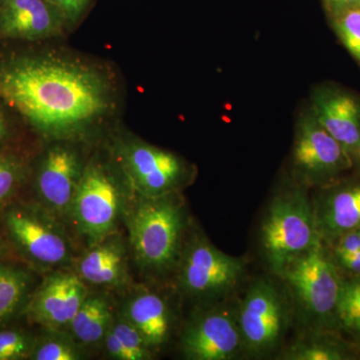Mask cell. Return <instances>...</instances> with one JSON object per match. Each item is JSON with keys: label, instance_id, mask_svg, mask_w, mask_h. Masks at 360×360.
I'll return each mask as SVG.
<instances>
[{"label": "cell", "instance_id": "15", "mask_svg": "<svg viewBox=\"0 0 360 360\" xmlns=\"http://www.w3.org/2000/svg\"><path fill=\"white\" fill-rule=\"evenodd\" d=\"M317 189L314 201L317 231L326 245L333 246L343 234L360 229V172Z\"/></svg>", "mask_w": 360, "mask_h": 360}, {"label": "cell", "instance_id": "18", "mask_svg": "<svg viewBox=\"0 0 360 360\" xmlns=\"http://www.w3.org/2000/svg\"><path fill=\"white\" fill-rule=\"evenodd\" d=\"M78 274L94 285H122L127 278V253L122 238L113 233L89 248L80 259Z\"/></svg>", "mask_w": 360, "mask_h": 360}, {"label": "cell", "instance_id": "8", "mask_svg": "<svg viewBox=\"0 0 360 360\" xmlns=\"http://www.w3.org/2000/svg\"><path fill=\"white\" fill-rule=\"evenodd\" d=\"M245 354L266 356L281 347L290 319L285 296L269 281L252 284L238 309Z\"/></svg>", "mask_w": 360, "mask_h": 360}, {"label": "cell", "instance_id": "19", "mask_svg": "<svg viewBox=\"0 0 360 360\" xmlns=\"http://www.w3.org/2000/svg\"><path fill=\"white\" fill-rule=\"evenodd\" d=\"M360 355V345L347 342L335 331L311 329L283 354L286 360H352Z\"/></svg>", "mask_w": 360, "mask_h": 360}, {"label": "cell", "instance_id": "16", "mask_svg": "<svg viewBox=\"0 0 360 360\" xmlns=\"http://www.w3.org/2000/svg\"><path fill=\"white\" fill-rule=\"evenodd\" d=\"M87 296L89 290L79 274L56 272L35 291L27 307L28 314L45 328H70Z\"/></svg>", "mask_w": 360, "mask_h": 360}, {"label": "cell", "instance_id": "22", "mask_svg": "<svg viewBox=\"0 0 360 360\" xmlns=\"http://www.w3.org/2000/svg\"><path fill=\"white\" fill-rule=\"evenodd\" d=\"M30 277L23 270L0 264V322L15 311L25 298Z\"/></svg>", "mask_w": 360, "mask_h": 360}, {"label": "cell", "instance_id": "31", "mask_svg": "<svg viewBox=\"0 0 360 360\" xmlns=\"http://www.w3.org/2000/svg\"><path fill=\"white\" fill-rule=\"evenodd\" d=\"M18 116L0 101V143L8 141L14 131L13 118Z\"/></svg>", "mask_w": 360, "mask_h": 360}, {"label": "cell", "instance_id": "28", "mask_svg": "<svg viewBox=\"0 0 360 360\" xmlns=\"http://www.w3.org/2000/svg\"><path fill=\"white\" fill-rule=\"evenodd\" d=\"M51 2L63 14L71 33L86 18L94 0H51Z\"/></svg>", "mask_w": 360, "mask_h": 360}, {"label": "cell", "instance_id": "23", "mask_svg": "<svg viewBox=\"0 0 360 360\" xmlns=\"http://www.w3.org/2000/svg\"><path fill=\"white\" fill-rule=\"evenodd\" d=\"M328 18L336 37L360 68V6Z\"/></svg>", "mask_w": 360, "mask_h": 360}, {"label": "cell", "instance_id": "5", "mask_svg": "<svg viewBox=\"0 0 360 360\" xmlns=\"http://www.w3.org/2000/svg\"><path fill=\"white\" fill-rule=\"evenodd\" d=\"M292 184L272 200L260 231L265 260L278 276L295 257L322 241L309 188Z\"/></svg>", "mask_w": 360, "mask_h": 360}, {"label": "cell", "instance_id": "27", "mask_svg": "<svg viewBox=\"0 0 360 360\" xmlns=\"http://www.w3.org/2000/svg\"><path fill=\"white\" fill-rule=\"evenodd\" d=\"M35 345L32 338L16 330L0 331V360H18L30 356Z\"/></svg>", "mask_w": 360, "mask_h": 360}, {"label": "cell", "instance_id": "32", "mask_svg": "<svg viewBox=\"0 0 360 360\" xmlns=\"http://www.w3.org/2000/svg\"><path fill=\"white\" fill-rule=\"evenodd\" d=\"M341 274L345 272L349 278H360V250L354 255L335 258Z\"/></svg>", "mask_w": 360, "mask_h": 360}, {"label": "cell", "instance_id": "26", "mask_svg": "<svg viewBox=\"0 0 360 360\" xmlns=\"http://www.w3.org/2000/svg\"><path fill=\"white\" fill-rule=\"evenodd\" d=\"M30 359L35 360H77L82 354L75 343L60 338H46L35 345Z\"/></svg>", "mask_w": 360, "mask_h": 360}, {"label": "cell", "instance_id": "20", "mask_svg": "<svg viewBox=\"0 0 360 360\" xmlns=\"http://www.w3.org/2000/svg\"><path fill=\"white\" fill-rule=\"evenodd\" d=\"M112 324L110 300L103 295H89L70 322L71 333L84 345L104 340Z\"/></svg>", "mask_w": 360, "mask_h": 360}, {"label": "cell", "instance_id": "7", "mask_svg": "<svg viewBox=\"0 0 360 360\" xmlns=\"http://www.w3.org/2000/svg\"><path fill=\"white\" fill-rule=\"evenodd\" d=\"M290 170L292 182L307 188L329 186L354 172L349 156L317 120L309 103L296 118Z\"/></svg>", "mask_w": 360, "mask_h": 360}, {"label": "cell", "instance_id": "21", "mask_svg": "<svg viewBox=\"0 0 360 360\" xmlns=\"http://www.w3.org/2000/svg\"><path fill=\"white\" fill-rule=\"evenodd\" d=\"M336 328L360 340V278H343L335 310Z\"/></svg>", "mask_w": 360, "mask_h": 360}, {"label": "cell", "instance_id": "24", "mask_svg": "<svg viewBox=\"0 0 360 360\" xmlns=\"http://www.w3.org/2000/svg\"><path fill=\"white\" fill-rule=\"evenodd\" d=\"M27 174L28 165L25 158L0 150V206L13 198Z\"/></svg>", "mask_w": 360, "mask_h": 360}, {"label": "cell", "instance_id": "30", "mask_svg": "<svg viewBox=\"0 0 360 360\" xmlns=\"http://www.w3.org/2000/svg\"><path fill=\"white\" fill-rule=\"evenodd\" d=\"M105 347L108 350V354L112 359L120 360H132L131 355H130L129 350L124 347L120 338L116 336L115 333L110 328V330L106 333L105 338Z\"/></svg>", "mask_w": 360, "mask_h": 360}, {"label": "cell", "instance_id": "36", "mask_svg": "<svg viewBox=\"0 0 360 360\" xmlns=\"http://www.w3.org/2000/svg\"></svg>", "mask_w": 360, "mask_h": 360}, {"label": "cell", "instance_id": "4", "mask_svg": "<svg viewBox=\"0 0 360 360\" xmlns=\"http://www.w3.org/2000/svg\"><path fill=\"white\" fill-rule=\"evenodd\" d=\"M130 243L142 269L160 274L179 265L186 212L179 193L139 196L129 219Z\"/></svg>", "mask_w": 360, "mask_h": 360}, {"label": "cell", "instance_id": "34", "mask_svg": "<svg viewBox=\"0 0 360 360\" xmlns=\"http://www.w3.org/2000/svg\"><path fill=\"white\" fill-rule=\"evenodd\" d=\"M4 255V246L2 245L1 241H0V257Z\"/></svg>", "mask_w": 360, "mask_h": 360}, {"label": "cell", "instance_id": "11", "mask_svg": "<svg viewBox=\"0 0 360 360\" xmlns=\"http://www.w3.org/2000/svg\"><path fill=\"white\" fill-rule=\"evenodd\" d=\"M309 104L360 172V94L338 82H321L312 89Z\"/></svg>", "mask_w": 360, "mask_h": 360}, {"label": "cell", "instance_id": "2", "mask_svg": "<svg viewBox=\"0 0 360 360\" xmlns=\"http://www.w3.org/2000/svg\"><path fill=\"white\" fill-rule=\"evenodd\" d=\"M103 146L89 153L70 212L89 248L115 233L125 193L131 191L104 141Z\"/></svg>", "mask_w": 360, "mask_h": 360}, {"label": "cell", "instance_id": "13", "mask_svg": "<svg viewBox=\"0 0 360 360\" xmlns=\"http://www.w3.org/2000/svg\"><path fill=\"white\" fill-rule=\"evenodd\" d=\"M6 224L15 245L35 264L58 266L70 262V241L58 222L45 213L13 208Z\"/></svg>", "mask_w": 360, "mask_h": 360}, {"label": "cell", "instance_id": "12", "mask_svg": "<svg viewBox=\"0 0 360 360\" xmlns=\"http://www.w3.org/2000/svg\"><path fill=\"white\" fill-rule=\"evenodd\" d=\"M181 349L191 360H231L245 354L238 310L215 307L198 315L184 330Z\"/></svg>", "mask_w": 360, "mask_h": 360}, {"label": "cell", "instance_id": "1", "mask_svg": "<svg viewBox=\"0 0 360 360\" xmlns=\"http://www.w3.org/2000/svg\"><path fill=\"white\" fill-rule=\"evenodd\" d=\"M59 41L0 51V101L46 143L94 146L120 124L122 75L110 61Z\"/></svg>", "mask_w": 360, "mask_h": 360}, {"label": "cell", "instance_id": "10", "mask_svg": "<svg viewBox=\"0 0 360 360\" xmlns=\"http://www.w3.org/2000/svg\"><path fill=\"white\" fill-rule=\"evenodd\" d=\"M90 144L58 141L47 142L35 174V188L40 200L53 214L66 215L73 198L89 153Z\"/></svg>", "mask_w": 360, "mask_h": 360}, {"label": "cell", "instance_id": "9", "mask_svg": "<svg viewBox=\"0 0 360 360\" xmlns=\"http://www.w3.org/2000/svg\"><path fill=\"white\" fill-rule=\"evenodd\" d=\"M179 285L191 297L210 300L233 290L245 270L241 258L219 250L205 238L191 241L182 250L179 265Z\"/></svg>", "mask_w": 360, "mask_h": 360}, {"label": "cell", "instance_id": "25", "mask_svg": "<svg viewBox=\"0 0 360 360\" xmlns=\"http://www.w3.org/2000/svg\"><path fill=\"white\" fill-rule=\"evenodd\" d=\"M111 330L122 341L124 347L129 350L132 360H146L151 359V348L148 347L143 336L129 323L124 317L111 324Z\"/></svg>", "mask_w": 360, "mask_h": 360}, {"label": "cell", "instance_id": "33", "mask_svg": "<svg viewBox=\"0 0 360 360\" xmlns=\"http://www.w3.org/2000/svg\"><path fill=\"white\" fill-rule=\"evenodd\" d=\"M328 18L340 13L345 9L360 6V0H322Z\"/></svg>", "mask_w": 360, "mask_h": 360}, {"label": "cell", "instance_id": "14", "mask_svg": "<svg viewBox=\"0 0 360 360\" xmlns=\"http://www.w3.org/2000/svg\"><path fill=\"white\" fill-rule=\"evenodd\" d=\"M68 34L63 14L51 0L0 2V41L35 44L63 40Z\"/></svg>", "mask_w": 360, "mask_h": 360}, {"label": "cell", "instance_id": "3", "mask_svg": "<svg viewBox=\"0 0 360 360\" xmlns=\"http://www.w3.org/2000/svg\"><path fill=\"white\" fill-rule=\"evenodd\" d=\"M122 168L131 191L155 198L180 193L193 184L198 170L193 163L172 151L142 141L120 124L104 139Z\"/></svg>", "mask_w": 360, "mask_h": 360}, {"label": "cell", "instance_id": "6", "mask_svg": "<svg viewBox=\"0 0 360 360\" xmlns=\"http://www.w3.org/2000/svg\"><path fill=\"white\" fill-rule=\"evenodd\" d=\"M279 276L310 328H336V304L343 277L323 241L295 257Z\"/></svg>", "mask_w": 360, "mask_h": 360}, {"label": "cell", "instance_id": "17", "mask_svg": "<svg viewBox=\"0 0 360 360\" xmlns=\"http://www.w3.org/2000/svg\"><path fill=\"white\" fill-rule=\"evenodd\" d=\"M123 317L143 336L149 347H160L169 340L172 314L167 300L153 291H141L124 309Z\"/></svg>", "mask_w": 360, "mask_h": 360}, {"label": "cell", "instance_id": "35", "mask_svg": "<svg viewBox=\"0 0 360 360\" xmlns=\"http://www.w3.org/2000/svg\"><path fill=\"white\" fill-rule=\"evenodd\" d=\"M2 1H4V0H0V2H2Z\"/></svg>", "mask_w": 360, "mask_h": 360}, {"label": "cell", "instance_id": "29", "mask_svg": "<svg viewBox=\"0 0 360 360\" xmlns=\"http://www.w3.org/2000/svg\"><path fill=\"white\" fill-rule=\"evenodd\" d=\"M331 248H333V255L335 258L347 257L357 252L360 250V229H354L343 234Z\"/></svg>", "mask_w": 360, "mask_h": 360}]
</instances>
